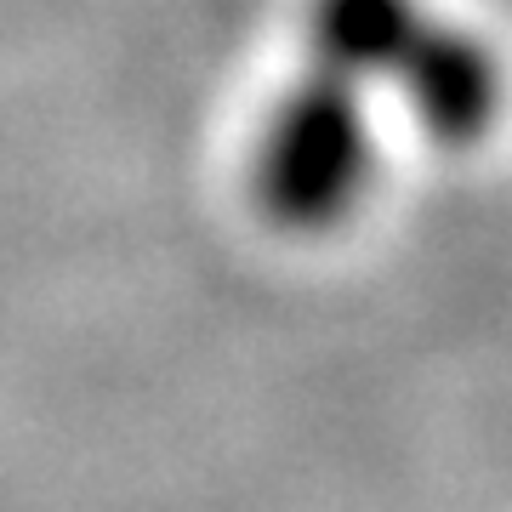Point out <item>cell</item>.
<instances>
[{
  "label": "cell",
  "instance_id": "2",
  "mask_svg": "<svg viewBox=\"0 0 512 512\" xmlns=\"http://www.w3.org/2000/svg\"><path fill=\"white\" fill-rule=\"evenodd\" d=\"M387 80L399 86L404 109L416 114V126L444 148L478 143L490 131L495 109H501V63L461 23L427 18Z\"/></svg>",
  "mask_w": 512,
  "mask_h": 512
},
{
  "label": "cell",
  "instance_id": "3",
  "mask_svg": "<svg viewBox=\"0 0 512 512\" xmlns=\"http://www.w3.org/2000/svg\"><path fill=\"white\" fill-rule=\"evenodd\" d=\"M421 23H427L421 0H308L302 35L319 74L365 86L393 74Z\"/></svg>",
  "mask_w": 512,
  "mask_h": 512
},
{
  "label": "cell",
  "instance_id": "1",
  "mask_svg": "<svg viewBox=\"0 0 512 512\" xmlns=\"http://www.w3.org/2000/svg\"><path fill=\"white\" fill-rule=\"evenodd\" d=\"M376 143L359 86L308 69L274 97L251 148V200L285 234H330L365 200Z\"/></svg>",
  "mask_w": 512,
  "mask_h": 512
}]
</instances>
